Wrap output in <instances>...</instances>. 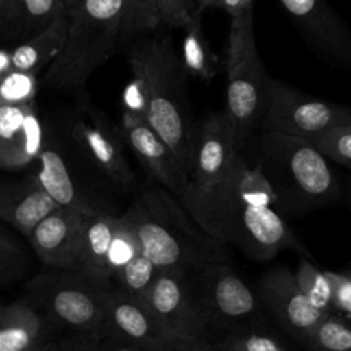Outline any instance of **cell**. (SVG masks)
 Wrapping results in <instances>:
<instances>
[{"label":"cell","instance_id":"cell-1","mask_svg":"<svg viewBox=\"0 0 351 351\" xmlns=\"http://www.w3.org/2000/svg\"><path fill=\"white\" fill-rule=\"evenodd\" d=\"M181 202L210 236L252 259L269 261L287 248L311 256L273 208L277 195L261 166H250L241 154L222 181L188 192Z\"/></svg>","mask_w":351,"mask_h":351},{"label":"cell","instance_id":"cell-2","mask_svg":"<svg viewBox=\"0 0 351 351\" xmlns=\"http://www.w3.org/2000/svg\"><path fill=\"white\" fill-rule=\"evenodd\" d=\"M130 81L123 96V112L147 118L149 125L191 167L196 128L188 99L189 73L170 36H143L129 45Z\"/></svg>","mask_w":351,"mask_h":351},{"label":"cell","instance_id":"cell-3","mask_svg":"<svg viewBox=\"0 0 351 351\" xmlns=\"http://www.w3.org/2000/svg\"><path fill=\"white\" fill-rule=\"evenodd\" d=\"M125 215L137 232L143 252L162 270L193 276L226 261L223 243L210 236L165 186L143 188Z\"/></svg>","mask_w":351,"mask_h":351},{"label":"cell","instance_id":"cell-4","mask_svg":"<svg viewBox=\"0 0 351 351\" xmlns=\"http://www.w3.org/2000/svg\"><path fill=\"white\" fill-rule=\"evenodd\" d=\"M258 159L277 195L276 206L288 214H307L343 197V188L326 156L306 137L263 130Z\"/></svg>","mask_w":351,"mask_h":351},{"label":"cell","instance_id":"cell-5","mask_svg":"<svg viewBox=\"0 0 351 351\" xmlns=\"http://www.w3.org/2000/svg\"><path fill=\"white\" fill-rule=\"evenodd\" d=\"M69 32L62 52L47 67V89L85 100L92 73L121 44L122 0H78L67 10Z\"/></svg>","mask_w":351,"mask_h":351},{"label":"cell","instance_id":"cell-6","mask_svg":"<svg viewBox=\"0 0 351 351\" xmlns=\"http://www.w3.org/2000/svg\"><path fill=\"white\" fill-rule=\"evenodd\" d=\"M226 114L230 118L237 149L248 141L267 108L271 77L255 43L252 8L230 18L226 58Z\"/></svg>","mask_w":351,"mask_h":351},{"label":"cell","instance_id":"cell-7","mask_svg":"<svg viewBox=\"0 0 351 351\" xmlns=\"http://www.w3.org/2000/svg\"><path fill=\"white\" fill-rule=\"evenodd\" d=\"M32 296L55 325L73 335L106 333L110 285L80 271L41 273L30 284Z\"/></svg>","mask_w":351,"mask_h":351},{"label":"cell","instance_id":"cell-8","mask_svg":"<svg viewBox=\"0 0 351 351\" xmlns=\"http://www.w3.org/2000/svg\"><path fill=\"white\" fill-rule=\"evenodd\" d=\"M202 314L213 335L221 337L256 326L259 298L226 263L215 262L192 276ZM219 337V339H221Z\"/></svg>","mask_w":351,"mask_h":351},{"label":"cell","instance_id":"cell-9","mask_svg":"<svg viewBox=\"0 0 351 351\" xmlns=\"http://www.w3.org/2000/svg\"><path fill=\"white\" fill-rule=\"evenodd\" d=\"M147 304L166 330L181 340L188 351L214 350L213 333L199 307L191 274L162 270Z\"/></svg>","mask_w":351,"mask_h":351},{"label":"cell","instance_id":"cell-10","mask_svg":"<svg viewBox=\"0 0 351 351\" xmlns=\"http://www.w3.org/2000/svg\"><path fill=\"white\" fill-rule=\"evenodd\" d=\"M351 125V106L310 96L280 80H271L267 108L259 122L262 130L308 137Z\"/></svg>","mask_w":351,"mask_h":351},{"label":"cell","instance_id":"cell-11","mask_svg":"<svg viewBox=\"0 0 351 351\" xmlns=\"http://www.w3.org/2000/svg\"><path fill=\"white\" fill-rule=\"evenodd\" d=\"M106 332L110 348L188 351L181 340L166 330L147 303L117 288L110 293Z\"/></svg>","mask_w":351,"mask_h":351},{"label":"cell","instance_id":"cell-12","mask_svg":"<svg viewBox=\"0 0 351 351\" xmlns=\"http://www.w3.org/2000/svg\"><path fill=\"white\" fill-rule=\"evenodd\" d=\"M278 3L322 62L351 71V27L325 0H278Z\"/></svg>","mask_w":351,"mask_h":351},{"label":"cell","instance_id":"cell-13","mask_svg":"<svg viewBox=\"0 0 351 351\" xmlns=\"http://www.w3.org/2000/svg\"><path fill=\"white\" fill-rule=\"evenodd\" d=\"M70 137L84 156L101 170L114 184L128 189L134 174L125 156L119 134L108 118L86 99L70 122Z\"/></svg>","mask_w":351,"mask_h":351},{"label":"cell","instance_id":"cell-14","mask_svg":"<svg viewBox=\"0 0 351 351\" xmlns=\"http://www.w3.org/2000/svg\"><path fill=\"white\" fill-rule=\"evenodd\" d=\"M258 298L278 325L304 346L317 324L329 314L310 303L295 273L284 266L273 267L262 274L258 282Z\"/></svg>","mask_w":351,"mask_h":351},{"label":"cell","instance_id":"cell-15","mask_svg":"<svg viewBox=\"0 0 351 351\" xmlns=\"http://www.w3.org/2000/svg\"><path fill=\"white\" fill-rule=\"evenodd\" d=\"M240 154L226 111L208 114L195 132L189 184L185 193L203 191L222 181Z\"/></svg>","mask_w":351,"mask_h":351},{"label":"cell","instance_id":"cell-16","mask_svg":"<svg viewBox=\"0 0 351 351\" xmlns=\"http://www.w3.org/2000/svg\"><path fill=\"white\" fill-rule=\"evenodd\" d=\"M123 136L149 177L181 200L189 184L188 170L147 118L123 112Z\"/></svg>","mask_w":351,"mask_h":351},{"label":"cell","instance_id":"cell-17","mask_svg":"<svg viewBox=\"0 0 351 351\" xmlns=\"http://www.w3.org/2000/svg\"><path fill=\"white\" fill-rule=\"evenodd\" d=\"M85 215L59 207L34 228L27 240L44 265L77 271Z\"/></svg>","mask_w":351,"mask_h":351},{"label":"cell","instance_id":"cell-18","mask_svg":"<svg viewBox=\"0 0 351 351\" xmlns=\"http://www.w3.org/2000/svg\"><path fill=\"white\" fill-rule=\"evenodd\" d=\"M44 148L43 125L33 101L23 104L0 103V165L18 170L34 159Z\"/></svg>","mask_w":351,"mask_h":351},{"label":"cell","instance_id":"cell-19","mask_svg":"<svg viewBox=\"0 0 351 351\" xmlns=\"http://www.w3.org/2000/svg\"><path fill=\"white\" fill-rule=\"evenodd\" d=\"M60 206L41 185L37 176L21 182L5 184L0 189V217L23 236Z\"/></svg>","mask_w":351,"mask_h":351},{"label":"cell","instance_id":"cell-20","mask_svg":"<svg viewBox=\"0 0 351 351\" xmlns=\"http://www.w3.org/2000/svg\"><path fill=\"white\" fill-rule=\"evenodd\" d=\"M49 317L41 315L33 304L16 300L0 308V351L49 350Z\"/></svg>","mask_w":351,"mask_h":351},{"label":"cell","instance_id":"cell-21","mask_svg":"<svg viewBox=\"0 0 351 351\" xmlns=\"http://www.w3.org/2000/svg\"><path fill=\"white\" fill-rule=\"evenodd\" d=\"M118 223L119 217L107 210L85 215L77 271L110 285V250Z\"/></svg>","mask_w":351,"mask_h":351},{"label":"cell","instance_id":"cell-22","mask_svg":"<svg viewBox=\"0 0 351 351\" xmlns=\"http://www.w3.org/2000/svg\"><path fill=\"white\" fill-rule=\"evenodd\" d=\"M37 160V178L60 207L77 210L85 214H95L106 210L77 185L67 163L58 149L44 147L38 154Z\"/></svg>","mask_w":351,"mask_h":351},{"label":"cell","instance_id":"cell-23","mask_svg":"<svg viewBox=\"0 0 351 351\" xmlns=\"http://www.w3.org/2000/svg\"><path fill=\"white\" fill-rule=\"evenodd\" d=\"M69 32V14L10 49L12 70L38 73L62 52Z\"/></svg>","mask_w":351,"mask_h":351},{"label":"cell","instance_id":"cell-24","mask_svg":"<svg viewBox=\"0 0 351 351\" xmlns=\"http://www.w3.org/2000/svg\"><path fill=\"white\" fill-rule=\"evenodd\" d=\"M182 62L189 75L210 82L221 69V60L213 51L202 25V8L192 11L189 21L184 26Z\"/></svg>","mask_w":351,"mask_h":351},{"label":"cell","instance_id":"cell-25","mask_svg":"<svg viewBox=\"0 0 351 351\" xmlns=\"http://www.w3.org/2000/svg\"><path fill=\"white\" fill-rule=\"evenodd\" d=\"M64 0H15L14 18L3 34L8 41H23L67 14Z\"/></svg>","mask_w":351,"mask_h":351},{"label":"cell","instance_id":"cell-26","mask_svg":"<svg viewBox=\"0 0 351 351\" xmlns=\"http://www.w3.org/2000/svg\"><path fill=\"white\" fill-rule=\"evenodd\" d=\"M160 271L162 269L152 259L144 252H140L122 265L112 274V280L117 284V289L136 300L147 303L148 295Z\"/></svg>","mask_w":351,"mask_h":351},{"label":"cell","instance_id":"cell-27","mask_svg":"<svg viewBox=\"0 0 351 351\" xmlns=\"http://www.w3.org/2000/svg\"><path fill=\"white\" fill-rule=\"evenodd\" d=\"M163 23L159 0H122L121 44L130 45Z\"/></svg>","mask_w":351,"mask_h":351},{"label":"cell","instance_id":"cell-28","mask_svg":"<svg viewBox=\"0 0 351 351\" xmlns=\"http://www.w3.org/2000/svg\"><path fill=\"white\" fill-rule=\"evenodd\" d=\"M296 281L310 303L324 313L333 311V287L326 270H319L314 263L302 259L296 271Z\"/></svg>","mask_w":351,"mask_h":351},{"label":"cell","instance_id":"cell-29","mask_svg":"<svg viewBox=\"0 0 351 351\" xmlns=\"http://www.w3.org/2000/svg\"><path fill=\"white\" fill-rule=\"evenodd\" d=\"M306 347L325 351H351V322L333 313L326 314L313 329Z\"/></svg>","mask_w":351,"mask_h":351},{"label":"cell","instance_id":"cell-30","mask_svg":"<svg viewBox=\"0 0 351 351\" xmlns=\"http://www.w3.org/2000/svg\"><path fill=\"white\" fill-rule=\"evenodd\" d=\"M288 346L276 335L259 330L256 326L230 332L214 343V350L222 351H284Z\"/></svg>","mask_w":351,"mask_h":351},{"label":"cell","instance_id":"cell-31","mask_svg":"<svg viewBox=\"0 0 351 351\" xmlns=\"http://www.w3.org/2000/svg\"><path fill=\"white\" fill-rule=\"evenodd\" d=\"M308 138L326 158L351 170V125L336 126Z\"/></svg>","mask_w":351,"mask_h":351},{"label":"cell","instance_id":"cell-32","mask_svg":"<svg viewBox=\"0 0 351 351\" xmlns=\"http://www.w3.org/2000/svg\"><path fill=\"white\" fill-rule=\"evenodd\" d=\"M26 269V256L14 236L0 229V285L7 288L18 281Z\"/></svg>","mask_w":351,"mask_h":351},{"label":"cell","instance_id":"cell-33","mask_svg":"<svg viewBox=\"0 0 351 351\" xmlns=\"http://www.w3.org/2000/svg\"><path fill=\"white\" fill-rule=\"evenodd\" d=\"M143 252L137 232L130 219L123 214L119 217V223L112 239L110 250V270L111 276L128 261Z\"/></svg>","mask_w":351,"mask_h":351},{"label":"cell","instance_id":"cell-34","mask_svg":"<svg viewBox=\"0 0 351 351\" xmlns=\"http://www.w3.org/2000/svg\"><path fill=\"white\" fill-rule=\"evenodd\" d=\"M37 74L30 71L11 70L1 75L0 103L23 104L32 103L37 90Z\"/></svg>","mask_w":351,"mask_h":351},{"label":"cell","instance_id":"cell-35","mask_svg":"<svg viewBox=\"0 0 351 351\" xmlns=\"http://www.w3.org/2000/svg\"><path fill=\"white\" fill-rule=\"evenodd\" d=\"M326 273L333 287V310L351 317V270Z\"/></svg>","mask_w":351,"mask_h":351},{"label":"cell","instance_id":"cell-36","mask_svg":"<svg viewBox=\"0 0 351 351\" xmlns=\"http://www.w3.org/2000/svg\"><path fill=\"white\" fill-rule=\"evenodd\" d=\"M163 14V23L170 27H184L189 21L191 0H159Z\"/></svg>","mask_w":351,"mask_h":351},{"label":"cell","instance_id":"cell-37","mask_svg":"<svg viewBox=\"0 0 351 351\" xmlns=\"http://www.w3.org/2000/svg\"><path fill=\"white\" fill-rule=\"evenodd\" d=\"M252 3L254 0H218L217 8L223 10L230 18H233L252 8Z\"/></svg>","mask_w":351,"mask_h":351},{"label":"cell","instance_id":"cell-38","mask_svg":"<svg viewBox=\"0 0 351 351\" xmlns=\"http://www.w3.org/2000/svg\"><path fill=\"white\" fill-rule=\"evenodd\" d=\"M15 10V0H0V30L1 36L8 30Z\"/></svg>","mask_w":351,"mask_h":351},{"label":"cell","instance_id":"cell-39","mask_svg":"<svg viewBox=\"0 0 351 351\" xmlns=\"http://www.w3.org/2000/svg\"><path fill=\"white\" fill-rule=\"evenodd\" d=\"M199 8H217L218 0H193Z\"/></svg>","mask_w":351,"mask_h":351},{"label":"cell","instance_id":"cell-40","mask_svg":"<svg viewBox=\"0 0 351 351\" xmlns=\"http://www.w3.org/2000/svg\"><path fill=\"white\" fill-rule=\"evenodd\" d=\"M343 197H344L346 203L348 204V207L351 208V177H350V180L347 181L346 191H343Z\"/></svg>","mask_w":351,"mask_h":351},{"label":"cell","instance_id":"cell-41","mask_svg":"<svg viewBox=\"0 0 351 351\" xmlns=\"http://www.w3.org/2000/svg\"><path fill=\"white\" fill-rule=\"evenodd\" d=\"M66 1V5H67V8H70L71 5H74L78 0H64Z\"/></svg>","mask_w":351,"mask_h":351}]
</instances>
